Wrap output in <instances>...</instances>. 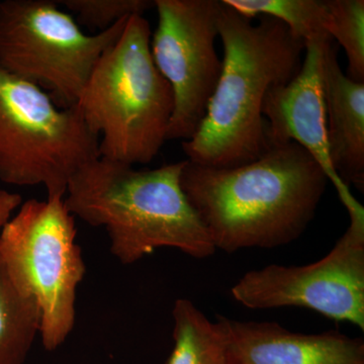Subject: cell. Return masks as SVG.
<instances>
[{
	"instance_id": "3957f363",
	"label": "cell",
	"mask_w": 364,
	"mask_h": 364,
	"mask_svg": "<svg viewBox=\"0 0 364 364\" xmlns=\"http://www.w3.org/2000/svg\"><path fill=\"white\" fill-rule=\"evenodd\" d=\"M183 161L156 169L98 157L72 176L67 210L92 227H104L112 255L133 264L159 248L203 259L215 248L181 188Z\"/></svg>"
},
{
	"instance_id": "30bf717a",
	"label": "cell",
	"mask_w": 364,
	"mask_h": 364,
	"mask_svg": "<svg viewBox=\"0 0 364 364\" xmlns=\"http://www.w3.org/2000/svg\"><path fill=\"white\" fill-rule=\"evenodd\" d=\"M327 42L306 45L299 73L267 91L262 114L268 146L294 142L303 147L324 170L346 208L355 198L333 168L328 147L322 90V53Z\"/></svg>"
},
{
	"instance_id": "52a82bcc",
	"label": "cell",
	"mask_w": 364,
	"mask_h": 364,
	"mask_svg": "<svg viewBox=\"0 0 364 364\" xmlns=\"http://www.w3.org/2000/svg\"><path fill=\"white\" fill-rule=\"evenodd\" d=\"M58 6L54 0L0 1V68L46 91L61 109H71L129 18L86 35Z\"/></svg>"
},
{
	"instance_id": "5bb4252c",
	"label": "cell",
	"mask_w": 364,
	"mask_h": 364,
	"mask_svg": "<svg viewBox=\"0 0 364 364\" xmlns=\"http://www.w3.org/2000/svg\"><path fill=\"white\" fill-rule=\"evenodd\" d=\"M35 299L18 291L0 257V364H23L40 333Z\"/></svg>"
},
{
	"instance_id": "7c38bea8",
	"label": "cell",
	"mask_w": 364,
	"mask_h": 364,
	"mask_svg": "<svg viewBox=\"0 0 364 364\" xmlns=\"http://www.w3.org/2000/svg\"><path fill=\"white\" fill-rule=\"evenodd\" d=\"M322 90L333 168L345 186L363 193L364 83L345 75L333 41L323 47Z\"/></svg>"
},
{
	"instance_id": "4fadbf2b",
	"label": "cell",
	"mask_w": 364,
	"mask_h": 364,
	"mask_svg": "<svg viewBox=\"0 0 364 364\" xmlns=\"http://www.w3.org/2000/svg\"><path fill=\"white\" fill-rule=\"evenodd\" d=\"M172 317L174 346L164 364H229L226 335L219 322H210L186 299H177Z\"/></svg>"
},
{
	"instance_id": "9c48e42d",
	"label": "cell",
	"mask_w": 364,
	"mask_h": 364,
	"mask_svg": "<svg viewBox=\"0 0 364 364\" xmlns=\"http://www.w3.org/2000/svg\"><path fill=\"white\" fill-rule=\"evenodd\" d=\"M158 25L151 54L173 92L167 141H188L200 128L222 72L215 51L219 0H154Z\"/></svg>"
},
{
	"instance_id": "ac0fdd59",
	"label": "cell",
	"mask_w": 364,
	"mask_h": 364,
	"mask_svg": "<svg viewBox=\"0 0 364 364\" xmlns=\"http://www.w3.org/2000/svg\"><path fill=\"white\" fill-rule=\"evenodd\" d=\"M21 203V196L0 189V231L18 210Z\"/></svg>"
},
{
	"instance_id": "5b68a950",
	"label": "cell",
	"mask_w": 364,
	"mask_h": 364,
	"mask_svg": "<svg viewBox=\"0 0 364 364\" xmlns=\"http://www.w3.org/2000/svg\"><path fill=\"white\" fill-rule=\"evenodd\" d=\"M100 157V136L77 107L61 109L46 91L0 68V181L44 186L63 198L72 176Z\"/></svg>"
},
{
	"instance_id": "277c9868",
	"label": "cell",
	"mask_w": 364,
	"mask_h": 364,
	"mask_svg": "<svg viewBox=\"0 0 364 364\" xmlns=\"http://www.w3.org/2000/svg\"><path fill=\"white\" fill-rule=\"evenodd\" d=\"M151 37L148 21L130 16L76 105L88 128L102 138L100 157L133 166L157 156L174 109L171 86L153 61Z\"/></svg>"
},
{
	"instance_id": "8992f818",
	"label": "cell",
	"mask_w": 364,
	"mask_h": 364,
	"mask_svg": "<svg viewBox=\"0 0 364 364\" xmlns=\"http://www.w3.org/2000/svg\"><path fill=\"white\" fill-rule=\"evenodd\" d=\"M74 218L63 198H31L0 231V257L18 291L38 304L48 351L59 348L73 330L76 294L86 272Z\"/></svg>"
},
{
	"instance_id": "6da1fadb",
	"label": "cell",
	"mask_w": 364,
	"mask_h": 364,
	"mask_svg": "<svg viewBox=\"0 0 364 364\" xmlns=\"http://www.w3.org/2000/svg\"><path fill=\"white\" fill-rule=\"evenodd\" d=\"M324 170L294 142L269 145L258 159L232 168L186 160L181 183L215 250L272 249L306 231L327 183Z\"/></svg>"
},
{
	"instance_id": "2e32d148",
	"label": "cell",
	"mask_w": 364,
	"mask_h": 364,
	"mask_svg": "<svg viewBox=\"0 0 364 364\" xmlns=\"http://www.w3.org/2000/svg\"><path fill=\"white\" fill-rule=\"evenodd\" d=\"M326 32L343 48L348 60V77L364 83V1L325 0Z\"/></svg>"
},
{
	"instance_id": "e0dca14e",
	"label": "cell",
	"mask_w": 364,
	"mask_h": 364,
	"mask_svg": "<svg viewBox=\"0 0 364 364\" xmlns=\"http://www.w3.org/2000/svg\"><path fill=\"white\" fill-rule=\"evenodd\" d=\"M70 13L77 16L79 23L105 32L119 21L132 16H143L155 7L151 0H59Z\"/></svg>"
},
{
	"instance_id": "ba28073f",
	"label": "cell",
	"mask_w": 364,
	"mask_h": 364,
	"mask_svg": "<svg viewBox=\"0 0 364 364\" xmlns=\"http://www.w3.org/2000/svg\"><path fill=\"white\" fill-rule=\"evenodd\" d=\"M350 224L327 255L304 267L272 264L245 273L232 296L253 310L299 306L364 330V208H347Z\"/></svg>"
},
{
	"instance_id": "9a60e30c",
	"label": "cell",
	"mask_w": 364,
	"mask_h": 364,
	"mask_svg": "<svg viewBox=\"0 0 364 364\" xmlns=\"http://www.w3.org/2000/svg\"><path fill=\"white\" fill-rule=\"evenodd\" d=\"M249 20L262 14L282 21L306 45L332 40L326 32L325 0H223Z\"/></svg>"
},
{
	"instance_id": "7a4b0ae2",
	"label": "cell",
	"mask_w": 364,
	"mask_h": 364,
	"mask_svg": "<svg viewBox=\"0 0 364 364\" xmlns=\"http://www.w3.org/2000/svg\"><path fill=\"white\" fill-rule=\"evenodd\" d=\"M218 32L224 48L221 75L200 128L182 150L196 164L232 168L267 150L265 95L299 73L306 44L282 21L264 16L254 25L224 1Z\"/></svg>"
},
{
	"instance_id": "8fae6325",
	"label": "cell",
	"mask_w": 364,
	"mask_h": 364,
	"mask_svg": "<svg viewBox=\"0 0 364 364\" xmlns=\"http://www.w3.org/2000/svg\"><path fill=\"white\" fill-rule=\"evenodd\" d=\"M229 364H364V341L337 331L294 333L275 322L219 316Z\"/></svg>"
}]
</instances>
